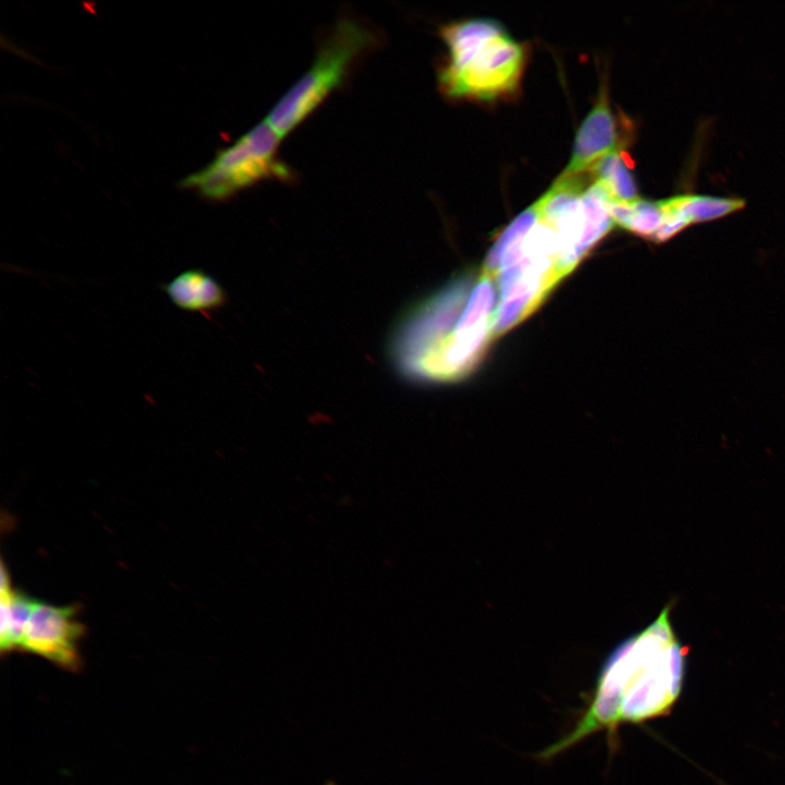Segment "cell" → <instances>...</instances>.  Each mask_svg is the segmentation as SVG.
I'll return each mask as SVG.
<instances>
[{"instance_id":"cell-1","label":"cell","mask_w":785,"mask_h":785,"mask_svg":"<svg viewBox=\"0 0 785 785\" xmlns=\"http://www.w3.org/2000/svg\"><path fill=\"white\" fill-rule=\"evenodd\" d=\"M604 201L581 181L557 178L498 235L482 273L495 283L496 329L527 318L611 230Z\"/></svg>"},{"instance_id":"cell-2","label":"cell","mask_w":785,"mask_h":785,"mask_svg":"<svg viewBox=\"0 0 785 785\" xmlns=\"http://www.w3.org/2000/svg\"><path fill=\"white\" fill-rule=\"evenodd\" d=\"M666 606L649 626L617 643L597 673L587 704L572 728L540 751L550 760L597 733L613 750L618 729L667 714L683 687L687 650Z\"/></svg>"},{"instance_id":"cell-3","label":"cell","mask_w":785,"mask_h":785,"mask_svg":"<svg viewBox=\"0 0 785 785\" xmlns=\"http://www.w3.org/2000/svg\"><path fill=\"white\" fill-rule=\"evenodd\" d=\"M498 294L483 274L448 283L398 324L391 355L400 373L421 383H451L470 374L495 338Z\"/></svg>"},{"instance_id":"cell-4","label":"cell","mask_w":785,"mask_h":785,"mask_svg":"<svg viewBox=\"0 0 785 785\" xmlns=\"http://www.w3.org/2000/svg\"><path fill=\"white\" fill-rule=\"evenodd\" d=\"M439 35L448 50L438 71V86L446 97L493 100L517 89L526 50L497 21L452 22Z\"/></svg>"},{"instance_id":"cell-5","label":"cell","mask_w":785,"mask_h":785,"mask_svg":"<svg viewBox=\"0 0 785 785\" xmlns=\"http://www.w3.org/2000/svg\"><path fill=\"white\" fill-rule=\"evenodd\" d=\"M377 44L372 28L351 17L340 19L321 43L310 68L275 104L266 120L282 137L291 133L346 82L355 62Z\"/></svg>"},{"instance_id":"cell-6","label":"cell","mask_w":785,"mask_h":785,"mask_svg":"<svg viewBox=\"0 0 785 785\" xmlns=\"http://www.w3.org/2000/svg\"><path fill=\"white\" fill-rule=\"evenodd\" d=\"M283 137L265 119L220 150L206 168L183 180L210 200H225L264 180L290 182L293 170L280 158Z\"/></svg>"},{"instance_id":"cell-7","label":"cell","mask_w":785,"mask_h":785,"mask_svg":"<svg viewBox=\"0 0 785 785\" xmlns=\"http://www.w3.org/2000/svg\"><path fill=\"white\" fill-rule=\"evenodd\" d=\"M76 614V605L56 606L34 600L17 651L39 655L71 672L77 671L85 627Z\"/></svg>"},{"instance_id":"cell-8","label":"cell","mask_w":785,"mask_h":785,"mask_svg":"<svg viewBox=\"0 0 785 785\" xmlns=\"http://www.w3.org/2000/svg\"><path fill=\"white\" fill-rule=\"evenodd\" d=\"M619 133L603 85L594 107L580 125L565 176L588 171L608 154L619 150Z\"/></svg>"},{"instance_id":"cell-9","label":"cell","mask_w":785,"mask_h":785,"mask_svg":"<svg viewBox=\"0 0 785 785\" xmlns=\"http://www.w3.org/2000/svg\"><path fill=\"white\" fill-rule=\"evenodd\" d=\"M614 224L638 235L657 242L665 241L680 231V227L672 214L667 200L616 202L608 204Z\"/></svg>"},{"instance_id":"cell-10","label":"cell","mask_w":785,"mask_h":785,"mask_svg":"<svg viewBox=\"0 0 785 785\" xmlns=\"http://www.w3.org/2000/svg\"><path fill=\"white\" fill-rule=\"evenodd\" d=\"M170 301L186 312L210 314L227 302V294L219 282L200 268L186 269L160 286Z\"/></svg>"},{"instance_id":"cell-11","label":"cell","mask_w":785,"mask_h":785,"mask_svg":"<svg viewBox=\"0 0 785 785\" xmlns=\"http://www.w3.org/2000/svg\"><path fill=\"white\" fill-rule=\"evenodd\" d=\"M1 652L17 651L22 633L29 616L34 599L19 592L11 585L4 564L1 567Z\"/></svg>"},{"instance_id":"cell-12","label":"cell","mask_w":785,"mask_h":785,"mask_svg":"<svg viewBox=\"0 0 785 785\" xmlns=\"http://www.w3.org/2000/svg\"><path fill=\"white\" fill-rule=\"evenodd\" d=\"M588 171L604 190L611 203L638 198L635 179L619 150L608 154Z\"/></svg>"},{"instance_id":"cell-13","label":"cell","mask_w":785,"mask_h":785,"mask_svg":"<svg viewBox=\"0 0 785 785\" xmlns=\"http://www.w3.org/2000/svg\"><path fill=\"white\" fill-rule=\"evenodd\" d=\"M679 213L689 224L714 219L744 206L740 200H726L700 195L676 196Z\"/></svg>"}]
</instances>
